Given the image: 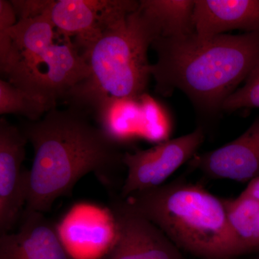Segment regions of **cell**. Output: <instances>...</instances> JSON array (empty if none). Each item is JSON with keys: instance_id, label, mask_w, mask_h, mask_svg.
<instances>
[{"instance_id": "6da1fadb", "label": "cell", "mask_w": 259, "mask_h": 259, "mask_svg": "<svg viewBox=\"0 0 259 259\" xmlns=\"http://www.w3.org/2000/svg\"><path fill=\"white\" fill-rule=\"evenodd\" d=\"M18 127L34 150L24 211L49 212L85 175L95 174L109 185L125 168L123 146L94 125L89 114L74 107H54L40 120L23 121Z\"/></svg>"}, {"instance_id": "ac0fdd59", "label": "cell", "mask_w": 259, "mask_h": 259, "mask_svg": "<svg viewBox=\"0 0 259 259\" xmlns=\"http://www.w3.org/2000/svg\"><path fill=\"white\" fill-rule=\"evenodd\" d=\"M15 13L19 20L36 18L45 14L52 1L51 0H13Z\"/></svg>"}, {"instance_id": "277c9868", "label": "cell", "mask_w": 259, "mask_h": 259, "mask_svg": "<svg viewBox=\"0 0 259 259\" xmlns=\"http://www.w3.org/2000/svg\"><path fill=\"white\" fill-rule=\"evenodd\" d=\"M123 199L180 250L199 259H235L223 199L182 177Z\"/></svg>"}, {"instance_id": "9c48e42d", "label": "cell", "mask_w": 259, "mask_h": 259, "mask_svg": "<svg viewBox=\"0 0 259 259\" xmlns=\"http://www.w3.org/2000/svg\"><path fill=\"white\" fill-rule=\"evenodd\" d=\"M28 143L18 126L0 119V235L13 231L26 206L29 171L23 163Z\"/></svg>"}, {"instance_id": "ba28073f", "label": "cell", "mask_w": 259, "mask_h": 259, "mask_svg": "<svg viewBox=\"0 0 259 259\" xmlns=\"http://www.w3.org/2000/svg\"><path fill=\"white\" fill-rule=\"evenodd\" d=\"M112 218L115 226V241L100 259H187L158 228L113 197Z\"/></svg>"}, {"instance_id": "2e32d148", "label": "cell", "mask_w": 259, "mask_h": 259, "mask_svg": "<svg viewBox=\"0 0 259 259\" xmlns=\"http://www.w3.org/2000/svg\"><path fill=\"white\" fill-rule=\"evenodd\" d=\"M49 108L28 94L12 84L6 79H0V114H15L28 120L41 119Z\"/></svg>"}, {"instance_id": "5b68a950", "label": "cell", "mask_w": 259, "mask_h": 259, "mask_svg": "<svg viewBox=\"0 0 259 259\" xmlns=\"http://www.w3.org/2000/svg\"><path fill=\"white\" fill-rule=\"evenodd\" d=\"M10 34L13 44L1 72L49 110L88 77L90 69L74 44L55 42V27L46 13L19 20Z\"/></svg>"}, {"instance_id": "7a4b0ae2", "label": "cell", "mask_w": 259, "mask_h": 259, "mask_svg": "<svg viewBox=\"0 0 259 259\" xmlns=\"http://www.w3.org/2000/svg\"><path fill=\"white\" fill-rule=\"evenodd\" d=\"M151 48L157 54L151 67L156 91L168 96L180 90L198 111L215 116L258 64L259 32L158 37Z\"/></svg>"}, {"instance_id": "8992f818", "label": "cell", "mask_w": 259, "mask_h": 259, "mask_svg": "<svg viewBox=\"0 0 259 259\" xmlns=\"http://www.w3.org/2000/svg\"><path fill=\"white\" fill-rule=\"evenodd\" d=\"M199 125L190 134L169 139L146 150L125 152L126 177L118 197L125 199L136 192L159 187L175 171L193 158L205 138Z\"/></svg>"}, {"instance_id": "3957f363", "label": "cell", "mask_w": 259, "mask_h": 259, "mask_svg": "<svg viewBox=\"0 0 259 259\" xmlns=\"http://www.w3.org/2000/svg\"><path fill=\"white\" fill-rule=\"evenodd\" d=\"M158 37L156 27L139 7L81 54L90 69L64 100L69 107L95 115L107 100L138 98L146 93L151 64L148 49Z\"/></svg>"}, {"instance_id": "d6986e66", "label": "cell", "mask_w": 259, "mask_h": 259, "mask_svg": "<svg viewBox=\"0 0 259 259\" xmlns=\"http://www.w3.org/2000/svg\"><path fill=\"white\" fill-rule=\"evenodd\" d=\"M246 259H259V250L250 254V256Z\"/></svg>"}, {"instance_id": "30bf717a", "label": "cell", "mask_w": 259, "mask_h": 259, "mask_svg": "<svg viewBox=\"0 0 259 259\" xmlns=\"http://www.w3.org/2000/svg\"><path fill=\"white\" fill-rule=\"evenodd\" d=\"M94 116L107 136L123 147L139 139L159 144L163 137L161 111L148 94L107 100Z\"/></svg>"}, {"instance_id": "7c38bea8", "label": "cell", "mask_w": 259, "mask_h": 259, "mask_svg": "<svg viewBox=\"0 0 259 259\" xmlns=\"http://www.w3.org/2000/svg\"><path fill=\"white\" fill-rule=\"evenodd\" d=\"M0 259H75L44 213L24 211L18 229L0 235Z\"/></svg>"}, {"instance_id": "e0dca14e", "label": "cell", "mask_w": 259, "mask_h": 259, "mask_svg": "<svg viewBox=\"0 0 259 259\" xmlns=\"http://www.w3.org/2000/svg\"><path fill=\"white\" fill-rule=\"evenodd\" d=\"M242 109H259V61L244 81L223 104L222 112H236Z\"/></svg>"}, {"instance_id": "9a60e30c", "label": "cell", "mask_w": 259, "mask_h": 259, "mask_svg": "<svg viewBox=\"0 0 259 259\" xmlns=\"http://www.w3.org/2000/svg\"><path fill=\"white\" fill-rule=\"evenodd\" d=\"M140 7L156 27L158 37L194 33L195 0H141Z\"/></svg>"}, {"instance_id": "5bb4252c", "label": "cell", "mask_w": 259, "mask_h": 259, "mask_svg": "<svg viewBox=\"0 0 259 259\" xmlns=\"http://www.w3.org/2000/svg\"><path fill=\"white\" fill-rule=\"evenodd\" d=\"M231 232L235 259L259 250V197L242 192L222 198Z\"/></svg>"}, {"instance_id": "4fadbf2b", "label": "cell", "mask_w": 259, "mask_h": 259, "mask_svg": "<svg viewBox=\"0 0 259 259\" xmlns=\"http://www.w3.org/2000/svg\"><path fill=\"white\" fill-rule=\"evenodd\" d=\"M194 26L201 37L233 30L259 32V0H195Z\"/></svg>"}, {"instance_id": "8fae6325", "label": "cell", "mask_w": 259, "mask_h": 259, "mask_svg": "<svg viewBox=\"0 0 259 259\" xmlns=\"http://www.w3.org/2000/svg\"><path fill=\"white\" fill-rule=\"evenodd\" d=\"M188 165L214 180L245 183L259 177V117L237 139L213 151L197 153Z\"/></svg>"}, {"instance_id": "52a82bcc", "label": "cell", "mask_w": 259, "mask_h": 259, "mask_svg": "<svg viewBox=\"0 0 259 259\" xmlns=\"http://www.w3.org/2000/svg\"><path fill=\"white\" fill-rule=\"evenodd\" d=\"M139 7L135 0H59L52 1L46 14L59 34L71 41L80 54L104 32Z\"/></svg>"}]
</instances>
